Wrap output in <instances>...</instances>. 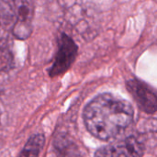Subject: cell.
Wrapping results in <instances>:
<instances>
[{
  "instance_id": "obj_1",
  "label": "cell",
  "mask_w": 157,
  "mask_h": 157,
  "mask_svg": "<svg viewBox=\"0 0 157 157\" xmlns=\"http://www.w3.org/2000/svg\"><path fill=\"white\" fill-rule=\"evenodd\" d=\"M83 117L87 131L94 137L108 141L130 126L134 111L127 100L105 93L97 96L86 106Z\"/></svg>"
},
{
  "instance_id": "obj_2",
  "label": "cell",
  "mask_w": 157,
  "mask_h": 157,
  "mask_svg": "<svg viewBox=\"0 0 157 157\" xmlns=\"http://www.w3.org/2000/svg\"><path fill=\"white\" fill-rule=\"evenodd\" d=\"M33 11V4L28 1L0 3L2 24L10 25L13 35L20 40L27 39L31 34Z\"/></svg>"
},
{
  "instance_id": "obj_3",
  "label": "cell",
  "mask_w": 157,
  "mask_h": 157,
  "mask_svg": "<svg viewBox=\"0 0 157 157\" xmlns=\"http://www.w3.org/2000/svg\"><path fill=\"white\" fill-rule=\"evenodd\" d=\"M77 55V46L68 35L63 33L59 37L58 51L52 65L49 70L51 77L63 75L74 63Z\"/></svg>"
},
{
  "instance_id": "obj_4",
  "label": "cell",
  "mask_w": 157,
  "mask_h": 157,
  "mask_svg": "<svg viewBox=\"0 0 157 157\" xmlns=\"http://www.w3.org/2000/svg\"><path fill=\"white\" fill-rule=\"evenodd\" d=\"M144 144L134 136L115 142L98 149L95 157H144Z\"/></svg>"
},
{
  "instance_id": "obj_5",
  "label": "cell",
  "mask_w": 157,
  "mask_h": 157,
  "mask_svg": "<svg viewBox=\"0 0 157 157\" xmlns=\"http://www.w3.org/2000/svg\"><path fill=\"white\" fill-rule=\"evenodd\" d=\"M127 89L142 110L149 114H154L156 111V93L153 87L144 81L134 78L127 82Z\"/></svg>"
},
{
  "instance_id": "obj_6",
  "label": "cell",
  "mask_w": 157,
  "mask_h": 157,
  "mask_svg": "<svg viewBox=\"0 0 157 157\" xmlns=\"http://www.w3.org/2000/svg\"><path fill=\"white\" fill-rule=\"evenodd\" d=\"M44 136L42 134H35L29 138L23 147L18 157H39L44 145Z\"/></svg>"
},
{
  "instance_id": "obj_7",
  "label": "cell",
  "mask_w": 157,
  "mask_h": 157,
  "mask_svg": "<svg viewBox=\"0 0 157 157\" xmlns=\"http://www.w3.org/2000/svg\"><path fill=\"white\" fill-rule=\"evenodd\" d=\"M14 63V57L8 40L0 38V73L9 70Z\"/></svg>"
},
{
  "instance_id": "obj_8",
  "label": "cell",
  "mask_w": 157,
  "mask_h": 157,
  "mask_svg": "<svg viewBox=\"0 0 157 157\" xmlns=\"http://www.w3.org/2000/svg\"><path fill=\"white\" fill-rule=\"evenodd\" d=\"M2 25V18H1V15H0V26Z\"/></svg>"
},
{
  "instance_id": "obj_9",
  "label": "cell",
  "mask_w": 157,
  "mask_h": 157,
  "mask_svg": "<svg viewBox=\"0 0 157 157\" xmlns=\"http://www.w3.org/2000/svg\"><path fill=\"white\" fill-rule=\"evenodd\" d=\"M0 119H1V109H0Z\"/></svg>"
}]
</instances>
